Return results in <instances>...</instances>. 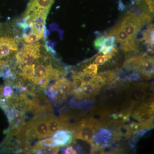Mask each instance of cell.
I'll return each instance as SVG.
<instances>
[{
    "instance_id": "obj_7",
    "label": "cell",
    "mask_w": 154,
    "mask_h": 154,
    "mask_svg": "<svg viewBox=\"0 0 154 154\" xmlns=\"http://www.w3.org/2000/svg\"><path fill=\"white\" fill-rule=\"evenodd\" d=\"M100 90L91 80L82 81L73 91L75 99L82 100L93 98Z\"/></svg>"
},
{
    "instance_id": "obj_22",
    "label": "cell",
    "mask_w": 154,
    "mask_h": 154,
    "mask_svg": "<svg viewBox=\"0 0 154 154\" xmlns=\"http://www.w3.org/2000/svg\"><path fill=\"white\" fill-rule=\"evenodd\" d=\"M148 50L149 52L153 53H154V43H149L148 44L147 46Z\"/></svg>"
},
{
    "instance_id": "obj_15",
    "label": "cell",
    "mask_w": 154,
    "mask_h": 154,
    "mask_svg": "<svg viewBox=\"0 0 154 154\" xmlns=\"http://www.w3.org/2000/svg\"><path fill=\"white\" fill-rule=\"evenodd\" d=\"M44 34L35 33H25L23 34V39L27 44L37 42L44 37Z\"/></svg>"
},
{
    "instance_id": "obj_12",
    "label": "cell",
    "mask_w": 154,
    "mask_h": 154,
    "mask_svg": "<svg viewBox=\"0 0 154 154\" xmlns=\"http://www.w3.org/2000/svg\"><path fill=\"white\" fill-rule=\"evenodd\" d=\"M114 36L115 41L120 43L121 46L129 42L131 39L135 38H130L126 31L119 23L106 34V36Z\"/></svg>"
},
{
    "instance_id": "obj_2",
    "label": "cell",
    "mask_w": 154,
    "mask_h": 154,
    "mask_svg": "<svg viewBox=\"0 0 154 154\" xmlns=\"http://www.w3.org/2000/svg\"><path fill=\"white\" fill-rule=\"evenodd\" d=\"M18 133V140L24 145L33 139L51 137L44 117L40 116H37L28 122Z\"/></svg>"
},
{
    "instance_id": "obj_1",
    "label": "cell",
    "mask_w": 154,
    "mask_h": 154,
    "mask_svg": "<svg viewBox=\"0 0 154 154\" xmlns=\"http://www.w3.org/2000/svg\"><path fill=\"white\" fill-rule=\"evenodd\" d=\"M121 132L119 128H115L111 125L102 123L93 136L90 142L92 146V152H101L105 148L110 146L121 136Z\"/></svg>"
},
{
    "instance_id": "obj_5",
    "label": "cell",
    "mask_w": 154,
    "mask_h": 154,
    "mask_svg": "<svg viewBox=\"0 0 154 154\" xmlns=\"http://www.w3.org/2000/svg\"><path fill=\"white\" fill-rule=\"evenodd\" d=\"M74 85L73 82H70L65 78H61L56 81L54 84L49 87L48 93L53 101L60 103L65 101L68 96L73 93Z\"/></svg>"
},
{
    "instance_id": "obj_14",
    "label": "cell",
    "mask_w": 154,
    "mask_h": 154,
    "mask_svg": "<svg viewBox=\"0 0 154 154\" xmlns=\"http://www.w3.org/2000/svg\"><path fill=\"white\" fill-rule=\"evenodd\" d=\"M115 38L113 36L105 37L102 47L99 49V52L104 54L110 52L115 45Z\"/></svg>"
},
{
    "instance_id": "obj_10",
    "label": "cell",
    "mask_w": 154,
    "mask_h": 154,
    "mask_svg": "<svg viewBox=\"0 0 154 154\" xmlns=\"http://www.w3.org/2000/svg\"><path fill=\"white\" fill-rule=\"evenodd\" d=\"M54 145L56 147H63L70 144L74 139L73 135L67 130H60L53 135Z\"/></svg>"
},
{
    "instance_id": "obj_3",
    "label": "cell",
    "mask_w": 154,
    "mask_h": 154,
    "mask_svg": "<svg viewBox=\"0 0 154 154\" xmlns=\"http://www.w3.org/2000/svg\"><path fill=\"white\" fill-rule=\"evenodd\" d=\"M102 122L92 117L84 118L72 124L69 123L67 130L72 133L74 137L90 143L96 131L102 125Z\"/></svg>"
},
{
    "instance_id": "obj_13",
    "label": "cell",
    "mask_w": 154,
    "mask_h": 154,
    "mask_svg": "<svg viewBox=\"0 0 154 154\" xmlns=\"http://www.w3.org/2000/svg\"><path fill=\"white\" fill-rule=\"evenodd\" d=\"M59 150L58 147L42 145L38 143L31 149V152L35 154H57Z\"/></svg>"
},
{
    "instance_id": "obj_20",
    "label": "cell",
    "mask_w": 154,
    "mask_h": 154,
    "mask_svg": "<svg viewBox=\"0 0 154 154\" xmlns=\"http://www.w3.org/2000/svg\"><path fill=\"white\" fill-rule=\"evenodd\" d=\"M106 61H107V60L105 54H104L103 55H99L97 56L94 62L97 65L100 66L102 65Z\"/></svg>"
},
{
    "instance_id": "obj_23",
    "label": "cell",
    "mask_w": 154,
    "mask_h": 154,
    "mask_svg": "<svg viewBox=\"0 0 154 154\" xmlns=\"http://www.w3.org/2000/svg\"><path fill=\"white\" fill-rule=\"evenodd\" d=\"M0 26H1V24H0Z\"/></svg>"
},
{
    "instance_id": "obj_21",
    "label": "cell",
    "mask_w": 154,
    "mask_h": 154,
    "mask_svg": "<svg viewBox=\"0 0 154 154\" xmlns=\"http://www.w3.org/2000/svg\"><path fill=\"white\" fill-rule=\"evenodd\" d=\"M146 4L149 6L150 11L152 13L154 12V0H145Z\"/></svg>"
},
{
    "instance_id": "obj_11",
    "label": "cell",
    "mask_w": 154,
    "mask_h": 154,
    "mask_svg": "<svg viewBox=\"0 0 154 154\" xmlns=\"http://www.w3.org/2000/svg\"><path fill=\"white\" fill-rule=\"evenodd\" d=\"M154 102L145 103L141 105L133 113V116L140 122L144 121L153 116Z\"/></svg>"
},
{
    "instance_id": "obj_19",
    "label": "cell",
    "mask_w": 154,
    "mask_h": 154,
    "mask_svg": "<svg viewBox=\"0 0 154 154\" xmlns=\"http://www.w3.org/2000/svg\"><path fill=\"white\" fill-rule=\"evenodd\" d=\"M38 143L42 145L46 146H54V145L53 141L52 138H47L44 139L42 140L39 141Z\"/></svg>"
},
{
    "instance_id": "obj_6",
    "label": "cell",
    "mask_w": 154,
    "mask_h": 154,
    "mask_svg": "<svg viewBox=\"0 0 154 154\" xmlns=\"http://www.w3.org/2000/svg\"><path fill=\"white\" fill-rule=\"evenodd\" d=\"M118 23L131 38H135L138 32L143 26L140 21L139 16L133 12L125 15Z\"/></svg>"
},
{
    "instance_id": "obj_4",
    "label": "cell",
    "mask_w": 154,
    "mask_h": 154,
    "mask_svg": "<svg viewBox=\"0 0 154 154\" xmlns=\"http://www.w3.org/2000/svg\"><path fill=\"white\" fill-rule=\"evenodd\" d=\"M41 44L38 42L23 45L16 56L19 67L34 63L42 57Z\"/></svg>"
},
{
    "instance_id": "obj_16",
    "label": "cell",
    "mask_w": 154,
    "mask_h": 154,
    "mask_svg": "<svg viewBox=\"0 0 154 154\" xmlns=\"http://www.w3.org/2000/svg\"><path fill=\"white\" fill-rule=\"evenodd\" d=\"M143 39L148 44L154 43L153 24H150L147 29L143 32Z\"/></svg>"
},
{
    "instance_id": "obj_9",
    "label": "cell",
    "mask_w": 154,
    "mask_h": 154,
    "mask_svg": "<svg viewBox=\"0 0 154 154\" xmlns=\"http://www.w3.org/2000/svg\"><path fill=\"white\" fill-rule=\"evenodd\" d=\"M54 0H30L25 14L30 13L48 14Z\"/></svg>"
},
{
    "instance_id": "obj_8",
    "label": "cell",
    "mask_w": 154,
    "mask_h": 154,
    "mask_svg": "<svg viewBox=\"0 0 154 154\" xmlns=\"http://www.w3.org/2000/svg\"><path fill=\"white\" fill-rule=\"evenodd\" d=\"M19 41L11 36H0V61L5 60L13 52L17 51Z\"/></svg>"
},
{
    "instance_id": "obj_17",
    "label": "cell",
    "mask_w": 154,
    "mask_h": 154,
    "mask_svg": "<svg viewBox=\"0 0 154 154\" xmlns=\"http://www.w3.org/2000/svg\"><path fill=\"white\" fill-rule=\"evenodd\" d=\"M79 149H76L75 148L72 146H68L65 148L63 149L62 152L64 154H77Z\"/></svg>"
},
{
    "instance_id": "obj_18",
    "label": "cell",
    "mask_w": 154,
    "mask_h": 154,
    "mask_svg": "<svg viewBox=\"0 0 154 154\" xmlns=\"http://www.w3.org/2000/svg\"><path fill=\"white\" fill-rule=\"evenodd\" d=\"M105 37L104 36H100L98 37L95 41H94V46L96 49H100L102 47Z\"/></svg>"
}]
</instances>
